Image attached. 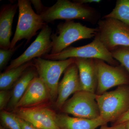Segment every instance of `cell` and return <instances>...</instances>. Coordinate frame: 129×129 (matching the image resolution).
I'll return each mask as SVG.
<instances>
[{
	"label": "cell",
	"instance_id": "obj_1",
	"mask_svg": "<svg viewBox=\"0 0 129 129\" xmlns=\"http://www.w3.org/2000/svg\"><path fill=\"white\" fill-rule=\"evenodd\" d=\"M47 24L58 19L69 21L80 19L94 22L97 21L99 13L96 10L86 5L68 0H58L52 6L47 9L40 15Z\"/></svg>",
	"mask_w": 129,
	"mask_h": 129
},
{
	"label": "cell",
	"instance_id": "obj_2",
	"mask_svg": "<svg viewBox=\"0 0 129 129\" xmlns=\"http://www.w3.org/2000/svg\"><path fill=\"white\" fill-rule=\"evenodd\" d=\"M97 27H88L72 20L66 21L57 25L55 33L51 36L52 47L50 54L60 53L74 42L96 36Z\"/></svg>",
	"mask_w": 129,
	"mask_h": 129
},
{
	"label": "cell",
	"instance_id": "obj_3",
	"mask_svg": "<svg viewBox=\"0 0 129 129\" xmlns=\"http://www.w3.org/2000/svg\"><path fill=\"white\" fill-rule=\"evenodd\" d=\"M17 4L18 21L10 48H14L17 43L22 39L27 40L25 45L28 44L38 30L47 24L33 10L30 1L18 0Z\"/></svg>",
	"mask_w": 129,
	"mask_h": 129
},
{
	"label": "cell",
	"instance_id": "obj_4",
	"mask_svg": "<svg viewBox=\"0 0 129 129\" xmlns=\"http://www.w3.org/2000/svg\"><path fill=\"white\" fill-rule=\"evenodd\" d=\"M71 58L99 59L113 66H117L118 64L117 61L113 58L111 52L105 47L97 35L90 44L78 47H68L60 53L47 54L42 58L60 61Z\"/></svg>",
	"mask_w": 129,
	"mask_h": 129
},
{
	"label": "cell",
	"instance_id": "obj_5",
	"mask_svg": "<svg viewBox=\"0 0 129 129\" xmlns=\"http://www.w3.org/2000/svg\"><path fill=\"white\" fill-rule=\"evenodd\" d=\"M100 115L108 122L116 121L129 110V89L120 86L115 90L96 95Z\"/></svg>",
	"mask_w": 129,
	"mask_h": 129
},
{
	"label": "cell",
	"instance_id": "obj_6",
	"mask_svg": "<svg viewBox=\"0 0 129 129\" xmlns=\"http://www.w3.org/2000/svg\"><path fill=\"white\" fill-rule=\"evenodd\" d=\"M38 76L45 83L48 89L51 102L55 103L58 95L59 80L67 68L75 62V58L54 61L37 58L33 60Z\"/></svg>",
	"mask_w": 129,
	"mask_h": 129
},
{
	"label": "cell",
	"instance_id": "obj_7",
	"mask_svg": "<svg viewBox=\"0 0 129 129\" xmlns=\"http://www.w3.org/2000/svg\"><path fill=\"white\" fill-rule=\"evenodd\" d=\"M96 35L109 51L118 47H129V27L113 18H103L98 22Z\"/></svg>",
	"mask_w": 129,
	"mask_h": 129
},
{
	"label": "cell",
	"instance_id": "obj_8",
	"mask_svg": "<svg viewBox=\"0 0 129 129\" xmlns=\"http://www.w3.org/2000/svg\"><path fill=\"white\" fill-rule=\"evenodd\" d=\"M96 96V94L88 91H77L67 100L60 111L63 113L76 117L97 118L101 115Z\"/></svg>",
	"mask_w": 129,
	"mask_h": 129
},
{
	"label": "cell",
	"instance_id": "obj_9",
	"mask_svg": "<svg viewBox=\"0 0 129 129\" xmlns=\"http://www.w3.org/2000/svg\"><path fill=\"white\" fill-rule=\"evenodd\" d=\"M51 28L47 24L40 32L34 41L22 55L12 60L6 70L17 68L37 58H42L51 51Z\"/></svg>",
	"mask_w": 129,
	"mask_h": 129
},
{
	"label": "cell",
	"instance_id": "obj_10",
	"mask_svg": "<svg viewBox=\"0 0 129 129\" xmlns=\"http://www.w3.org/2000/svg\"><path fill=\"white\" fill-rule=\"evenodd\" d=\"M94 60L98 77L96 95L102 94L113 87L128 83V76L122 68L112 66L102 60Z\"/></svg>",
	"mask_w": 129,
	"mask_h": 129
},
{
	"label": "cell",
	"instance_id": "obj_11",
	"mask_svg": "<svg viewBox=\"0 0 129 129\" xmlns=\"http://www.w3.org/2000/svg\"><path fill=\"white\" fill-rule=\"evenodd\" d=\"M12 113L38 129H60L55 122L57 113L45 106L16 109Z\"/></svg>",
	"mask_w": 129,
	"mask_h": 129
},
{
	"label": "cell",
	"instance_id": "obj_12",
	"mask_svg": "<svg viewBox=\"0 0 129 129\" xmlns=\"http://www.w3.org/2000/svg\"><path fill=\"white\" fill-rule=\"evenodd\" d=\"M49 101H51L48 89L38 76L31 81L15 109L45 106Z\"/></svg>",
	"mask_w": 129,
	"mask_h": 129
},
{
	"label": "cell",
	"instance_id": "obj_13",
	"mask_svg": "<svg viewBox=\"0 0 129 129\" xmlns=\"http://www.w3.org/2000/svg\"><path fill=\"white\" fill-rule=\"evenodd\" d=\"M80 91L79 70L75 62L65 70L62 79L59 83L57 97L55 103L56 107L60 110L71 95Z\"/></svg>",
	"mask_w": 129,
	"mask_h": 129
},
{
	"label": "cell",
	"instance_id": "obj_14",
	"mask_svg": "<svg viewBox=\"0 0 129 129\" xmlns=\"http://www.w3.org/2000/svg\"><path fill=\"white\" fill-rule=\"evenodd\" d=\"M75 63L79 70L80 91L96 94L98 77L94 59L75 58Z\"/></svg>",
	"mask_w": 129,
	"mask_h": 129
},
{
	"label": "cell",
	"instance_id": "obj_15",
	"mask_svg": "<svg viewBox=\"0 0 129 129\" xmlns=\"http://www.w3.org/2000/svg\"><path fill=\"white\" fill-rule=\"evenodd\" d=\"M18 7V4H6L2 6L0 11V47L9 49L13 19Z\"/></svg>",
	"mask_w": 129,
	"mask_h": 129
},
{
	"label": "cell",
	"instance_id": "obj_16",
	"mask_svg": "<svg viewBox=\"0 0 129 129\" xmlns=\"http://www.w3.org/2000/svg\"><path fill=\"white\" fill-rule=\"evenodd\" d=\"M55 122L60 129H96L108 123L101 117L88 119L71 117L66 114H57Z\"/></svg>",
	"mask_w": 129,
	"mask_h": 129
},
{
	"label": "cell",
	"instance_id": "obj_17",
	"mask_svg": "<svg viewBox=\"0 0 129 129\" xmlns=\"http://www.w3.org/2000/svg\"><path fill=\"white\" fill-rule=\"evenodd\" d=\"M38 76L37 70L34 66L29 67L25 71L13 86L11 98L6 108L8 111L13 112L15 110L31 81Z\"/></svg>",
	"mask_w": 129,
	"mask_h": 129
},
{
	"label": "cell",
	"instance_id": "obj_18",
	"mask_svg": "<svg viewBox=\"0 0 129 129\" xmlns=\"http://www.w3.org/2000/svg\"><path fill=\"white\" fill-rule=\"evenodd\" d=\"M34 66L33 60L14 68L0 74V89L1 90H10L21 78L24 73L29 67Z\"/></svg>",
	"mask_w": 129,
	"mask_h": 129
},
{
	"label": "cell",
	"instance_id": "obj_19",
	"mask_svg": "<svg viewBox=\"0 0 129 129\" xmlns=\"http://www.w3.org/2000/svg\"><path fill=\"white\" fill-rule=\"evenodd\" d=\"M105 18L117 19L129 27V0L117 1L112 11L103 18Z\"/></svg>",
	"mask_w": 129,
	"mask_h": 129
},
{
	"label": "cell",
	"instance_id": "obj_20",
	"mask_svg": "<svg viewBox=\"0 0 129 129\" xmlns=\"http://www.w3.org/2000/svg\"><path fill=\"white\" fill-rule=\"evenodd\" d=\"M1 123L3 127L8 129H22L17 117L13 113L6 110L1 111Z\"/></svg>",
	"mask_w": 129,
	"mask_h": 129
},
{
	"label": "cell",
	"instance_id": "obj_21",
	"mask_svg": "<svg viewBox=\"0 0 129 129\" xmlns=\"http://www.w3.org/2000/svg\"><path fill=\"white\" fill-rule=\"evenodd\" d=\"M111 52L113 58L120 62L129 74V47H118Z\"/></svg>",
	"mask_w": 129,
	"mask_h": 129
},
{
	"label": "cell",
	"instance_id": "obj_22",
	"mask_svg": "<svg viewBox=\"0 0 129 129\" xmlns=\"http://www.w3.org/2000/svg\"><path fill=\"white\" fill-rule=\"evenodd\" d=\"M23 42H21L13 48L0 49V69L1 71L4 69L7 65L8 63L16 51L22 45Z\"/></svg>",
	"mask_w": 129,
	"mask_h": 129
},
{
	"label": "cell",
	"instance_id": "obj_23",
	"mask_svg": "<svg viewBox=\"0 0 129 129\" xmlns=\"http://www.w3.org/2000/svg\"><path fill=\"white\" fill-rule=\"evenodd\" d=\"M12 96V90H1L0 91V109L1 111L6 108Z\"/></svg>",
	"mask_w": 129,
	"mask_h": 129
},
{
	"label": "cell",
	"instance_id": "obj_24",
	"mask_svg": "<svg viewBox=\"0 0 129 129\" xmlns=\"http://www.w3.org/2000/svg\"><path fill=\"white\" fill-rule=\"evenodd\" d=\"M30 1L31 4L34 6L36 11V13L40 16L41 15L48 7H45L40 0H30Z\"/></svg>",
	"mask_w": 129,
	"mask_h": 129
},
{
	"label": "cell",
	"instance_id": "obj_25",
	"mask_svg": "<svg viewBox=\"0 0 129 129\" xmlns=\"http://www.w3.org/2000/svg\"><path fill=\"white\" fill-rule=\"evenodd\" d=\"M17 119L22 129H38L29 122L21 118L17 117Z\"/></svg>",
	"mask_w": 129,
	"mask_h": 129
},
{
	"label": "cell",
	"instance_id": "obj_26",
	"mask_svg": "<svg viewBox=\"0 0 129 129\" xmlns=\"http://www.w3.org/2000/svg\"><path fill=\"white\" fill-rule=\"evenodd\" d=\"M129 120V110L115 121V124L123 123Z\"/></svg>",
	"mask_w": 129,
	"mask_h": 129
},
{
	"label": "cell",
	"instance_id": "obj_27",
	"mask_svg": "<svg viewBox=\"0 0 129 129\" xmlns=\"http://www.w3.org/2000/svg\"><path fill=\"white\" fill-rule=\"evenodd\" d=\"M73 1L82 5H85L89 3H99L101 2L102 1L101 0H75Z\"/></svg>",
	"mask_w": 129,
	"mask_h": 129
},
{
	"label": "cell",
	"instance_id": "obj_28",
	"mask_svg": "<svg viewBox=\"0 0 129 129\" xmlns=\"http://www.w3.org/2000/svg\"><path fill=\"white\" fill-rule=\"evenodd\" d=\"M99 129H126L124 123L116 125H114L112 127H107V126H103Z\"/></svg>",
	"mask_w": 129,
	"mask_h": 129
},
{
	"label": "cell",
	"instance_id": "obj_29",
	"mask_svg": "<svg viewBox=\"0 0 129 129\" xmlns=\"http://www.w3.org/2000/svg\"><path fill=\"white\" fill-rule=\"evenodd\" d=\"M126 129H129V120L124 123Z\"/></svg>",
	"mask_w": 129,
	"mask_h": 129
},
{
	"label": "cell",
	"instance_id": "obj_30",
	"mask_svg": "<svg viewBox=\"0 0 129 129\" xmlns=\"http://www.w3.org/2000/svg\"><path fill=\"white\" fill-rule=\"evenodd\" d=\"M0 129H5V128H4L3 126H2L1 125V127H0Z\"/></svg>",
	"mask_w": 129,
	"mask_h": 129
}]
</instances>
